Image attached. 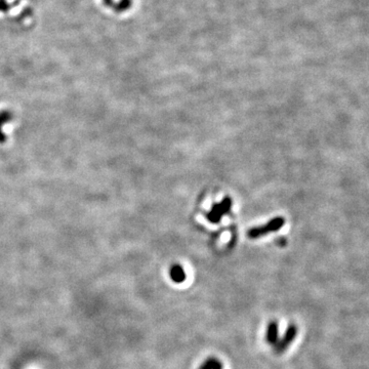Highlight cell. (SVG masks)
<instances>
[{"label": "cell", "mask_w": 369, "mask_h": 369, "mask_svg": "<svg viewBox=\"0 0 369 369\" xmlns=\"http://www.w3.org/2000/svg\"><path fill=\"white\" fill-rule=\"evenodd\" d=\"M297 326L295 324H290L289 326L287 327L284 335L282 336L281 339L278 340V342L274 345V351L276 354H282L283 352H285L289 345L291 344V342L295 339L296 335H297Z\"/></svg>", "instance_id": "1"}, {"label": "cell", "mask_w": 369, "mask_h": 369, "mask_svg": "<svg viewBox=\"0 0 369 369\" xmlns=\"http://www.w3.org/2000/svg\"><path fill=\"white\" fill-rule=\"evenodd\" d=\"M199 369H224L223 362L215 358V357H209L200 365Z\"/></svg>", "instance_id": "4"}, {"label": "cell", "mask_w": 369, "mask_h": 369, "mask_svg": "<svg viewBox=\"0 0 369 369\" xmlns=\"http://www.w3.org/2000/svg\"><path fill=\"white\" fill-rule=\"evenodd\" d=\"M169 275H170L171 280L175 282V283H183V282L186 280L185 271L179 265H175L173 267H171L169 271Z\"/></svg>", "instance_id": "3"}, {"label": "cell", "mask_w": 369, "mask_h": 369, "mask_svg": "<svg viewBox=\"0 0 369 369\" xmlns=\"http://www.w3.org/2000/svg\"><path fill=\"white\" fill-rule=\"evenodd\" d=\"M266 339L268 341L269 344L271 345H275L278 340H279V326H278V322L273 320L269 323L268 327H267V332H266Z\"/></svg>", "instance_id": "2"}]
</instances>
